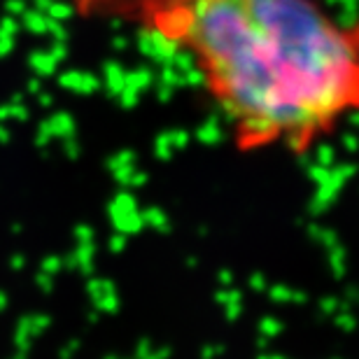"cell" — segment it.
<instances>
[{"mask_svg":"<svg viewBox=\"0 0 359 359\" xmlns=\"http://www.w3.org/2000/svg\"><path fill=\"white\" fill-rule=\"evenodd\" d=\"M61 269H63V259H61V257H54V255L45 257L42 264H40V271L47 273V276H56Z\"/></svg>","mask_w":359,"mask_h":359,"instance_id":"obj_7","label":"cell"},{"mask_svg":"<svg viewBox=\"0 0 359 359\" xmlns=\"http://www.w3.org/2000/svg\"><path fill=\"white\" fill-rule=\"evenodd\" d=\"M75 350H77V343H68V346L61 350V359H70L75 355Z\"/></svg>","mask_w":359,"mask_h":359,"instance_id":"obj_16","label":"cell"},{"mask_svg":"<svg viewBox=\"0 0 359 359\" xmlns=\"http://www.w3.org/2000/svg\"><path fill=\"white\" fill-rule=\"evenodd\" d=\"M26 119H28V107L24 103L0 105V124H5V121H26Z\"/></svg>","mask_w":359,"mask_h":359,"instance_id":"obj_5","label":"cell"},{"mask_svg":"<svg viewBox=\"0 0 359 359\" xmlns=\"http://www.w3.org/2000/svg\"><path fill=\"white\" fill-rule=\"evenodd\" d=\"M10 269L12 271H24L26 269V257L24 255H12L10 257Z\"/></svg>","mask_w":359,"mask_h":359,"instance_id":"obj_11","label":"cell"},{"mask_svg":"<svg viewBox=\"0 0 359 359\" xmlns=\"http://www.w3.org/2000/svg\"><path fill=\"white\" fill-rule=\"evenodd\" d=\"M21 231H24V226H21L19 222H17V224H12V233H21Z\"/></svg>","mask_w":359,"mask_h":359,"instance_id":"obj_20","label":"cell"},{"mask_svg":"<svg viewBox=\"0 0 359 359\" xmlns=\"http://www.w3.org/2000/svg\"><path fill=\"white\" fill-rule=\"evenodd\" d=\"M52 140H54V135H52V131H49V126L45 124V121H40L38 124V131H35V138H33V142H35V147L38 149H45L52 145Z\"/></svg>","mask_w":359,"mask_h":359,"instance_id":"obj_6","label":"cell"},{"mask_svg":"<svg viewBox=\"0 0 359 359\" xmlns=\"http://www.w3.org/2000/svg\"><path fill=\"white\" fill-rule=\"evenodd\" d=\"M38 103H40L42 107H52V105H54V96H52V93H40V96H38Z\"/></svg>","mask_w":359,"mask_h":359,"instance_id":"obj_14","label":"cell"},{"mask_svg":"<svg viewBox=\"0 0 359 359\" xmlns=\"http://www.w3.org/2000/svg\"><path fill=\"white\" fill-rule=\"evenodd\" d=\"M89 236H91V231H89L87 226H77V229H75V238L80 241V243H87V241H89Z\"/></svg>","mask_w":359,"mask_h":359,"instance_id":"obj_12","label":"cell"},{"mask_svg":"<svg viewBox=\"0 0 359 359\" xmlns=\"http://www.w3.org/2000/svg\"><path fill=\"white\" fill-rule=\"evenodd\" d=\"M33 66H35V70H38L40 75H52V73H54V59H45V56H35Z\"/></svg>","mask_w":359,"mask_h":359,"instance_id":"obj_10","label":"cell"},{"mask_svg":"<svg viewBox=\"0 0 359 359\" xmlns=\"http://www.w3.org/2000/svg\"><path fill=\"white\" fill-rule=\"evenodd\" d=\"M49 327H52V318L45 315V313L24 315V318L17 322V327H14V336H12L14 348H17L19 353L28 355V353H31V348H33V343L38 341Z\"/></svg>","mask_w":359,"mask_h":359,"instance_id":"obj_3","label":"cell"},{"mask_svg":"<svg viewBox=\"0 0 359 359\" xmlns=\"http://www.w3.org/2000/svg\"><path fill=\"white\" fill-rule=\"evenodd\" d=\"M63 149H66V154H68V156H73V159L77 156V152H80V147H77V142H70V138L66 140V147H63Z\"/></svg>","mask_w":359,"mask_h":359,"instance_id":"obj_15","label":"cell"},{"mask_svg":"<svg viewBox=\"0 0 359 359\" xmlns=\"http://www.w3.org/2000/svg\"><path fill=\"white\" fill-rule=\"evenodd\" d=\"M45 5H52V14L56 17H70L75 12H96V10H112V7H121V10H133L138 0H42Z\"/></svg>","mask_w":359,"mask_h":359,"instance_id":"obj_2","label":"cell"},{"mask_svg":"<svg viewBox=\"0 0 359 359\" xmlns=\"http://www.w3.org/2000/svg\"><path fill=\"white\" fill-rule=\"evenodd\" d=\"M75 257V266H82L84 271L89 269V259H91V248L87 245V243H82V248L77 250V255Z\"/></svg>","mask_w":359,"mask_h":359,"instance_id":"obj_9","label":"cell"},{"mask_svg":"<svg viewBox=\"0 0 359 359\" xmlns=\"http://www.w3.org/2000/svg\"><path fill=\"white\" fill-rule=\"evenodd\" d=\"M28 91H31V93H38V91H40V82H31V84H28Z\"/></svg>","mask_w":359,"mask_h":359,"instance_id":"obj_18","label":"cell"},{"mask_svg":"<svg viewBox=\"0 0 359 359\" xmlns=\"http://www.w3.org/2000/svg\"><path fill=\"white\" fill-rule=\"evenodd\" d=\"M7 306H10V297H7L3 290H0V313H5Z\"/></svg>","mask_w":359,"mask_h":359,"instance_id":"obj_17","label":"cell"},{"mask_svg":"<svg viewBox=\"0 0 359 359\" xmlns=\"http://www.w3.org/2000/svg\"><path fill=\"white\" fill-rule=\"evenodd\" d=\"M12 140V133L10 128H7L5 124H0V145H7V142Z\"/></svg>","mask_w":359,"mask_h":359,"instance_id":"obj_13","label":"cell"},{"mask_svg":"<svg viewBox=\"0 0 359 359\" xmlns=\"http://www.w3.org/2000/svg\"><path fill=\"white\" fill-rule=\"evenodd\" d=\"M10 359H28V355H26V353H19V350H17V353H14Z\"/></svg>","mask_w":359,"mask_h":359,"instance_id":"obj_19","label":"cell"},{"mask_svg":"<svg viewBox=\"0 0 359 359\" xmlns=\"http://www.w3.org/2000/svg\"><path fill=\"white\" fill-rule=\"evenodd\" d=\"M140 38L196 70L238 152L306 154L359 114V21L318 0H138Z\"/></svg>","mask_w":359,"mask_h":359,"instance_id":"obj_1","label":"cell"},{"mask_svg":"<svg viewBox=\"0 0 359 359\" xmlns=\"http://www.w3.org/2000/svg\"><path fill=\"white\" fill-rule=\"evenodd\" d=\"M35 287L45 294H52L54 292V276H47V273L40 271L38 276H35Z\"/></svg>","mask_w":359,"mask_h":359,"instance_id":"obj_8","label":"cell"},{"mask_svg":"<svg viewBox=\"0 0 359 359\" xmlns=\"http://www.w3.org/2000/svg\"><path fill=\"white\" fill-rule=\"evenodd\" d=\"M45 124L49 126L54 138H73L75 135V119L70 117L68 112H56V114H49L45 119Z\"/></svg>","mask_w":359,"mask_h":359,"instance_id":"obj_4","label":"cell"}]
</instances>
